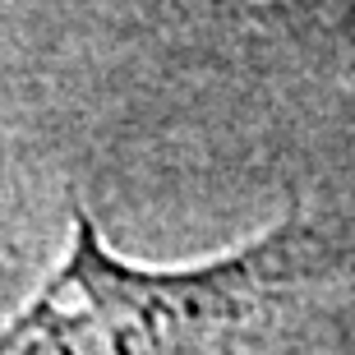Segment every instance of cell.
<instances>
[{
    "instance_id": "1",
    "label": "cell",
    "mask_w": 355,
    "mask_h": 355,
    "mask_svg": "<svg viewBox=\"0 0 355 355\" xmlns=\"http://www.w3.org/2000/svg\"><path fill=\"white\" fill-rule=\"evenodd\" d=\"M328 259V236L282 222L245 250L184 268L116 254L74 217L65 259L0 323V355H212Z\"/></svg>"
},
{
    "instance_id": "2",
    "label": "cell",
    "mask_w": 355,
    "mask_h": 355,
    "mask_svg": "<svg viewBox=\"0 0 355 355\" xmlns=\"http://www.w3.org/2000/svg\"><path fill=\"white\" fill-rule=\"evenodd\" d=\"M231 14H245L254 24H328L342 14L346 0H222Z\"/></svg>"
}]
</instances>
